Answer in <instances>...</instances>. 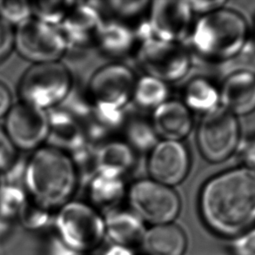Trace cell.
Wrapping results in <instances>:
<instances>
[{
  "label": "cell",
  "instance_id": "32",
  "mask_svg": "<svg viewBox=\"0 0 255 255\" xmlns=\"http://www.w3.org/2000/svg\"><path fill=\"white\" fill-rule=\"evenodd\" d=\"M233 255H255V227L233 239Z\"/></svg>",
  "mask_w": 255,
  "mask_h": 255
},
{
  "label": "cell",
  "instance_id": "14",
  "mask_svg": "<svg viewBox=\"0 0 255 255\" xmlns=\"http://www.w3.org/2000/svg\"><path fill=\"white\" fill-rule=\"evenodd\" d=\"M104 19L97 2H76L62 24L58 26L68 49L94 45Z\"/></svg>",
  "mask_w": 255,
  "mask_h": 255
},
{
  "label": "cell",
  "instance_id": "33",
  "mask_svg": "<svg viewBox=\"0 0 255 255\" xmlns=\"http://www.w3.org/2000/svg\"><path fill=\"white\" fill-rule=\"evenodd\" d=\"M15 30L13 26L0 17V62L10 55L14 48Z\"/></svg>",
  "mask_w": 255,
  "mask_h": 255
},
{
  "label": "cell",
  "instance_id": "30",
  "mask_svg": "<svg viewBox=\"0 0 255 255\" xmlns=\"http://www.w3.org/2000/svg\"><path fill=\"white\" fill-rule=\"evenodd\" d=\"M0 17L17 27L32 17L31 3L26 1H0Z\"/></svg>",
  "mask_w": 255,
  "mask_h": 255
},
{
  "label": "cell",
  "instance_id": "16",
  "mask_svg": "<svg viewBox=\"0 0 255 255\" xmlns=\"http://www.w3.org/2000/svg\"><path fill=\"white\" fill-rule=\"evenodd\" d=\"M49 146L73 154L89 144L83 123L69 112L57 107L47 111Z\"/></svg>",
  "mask_w": 255,
  "mask_h": 255
},
{
  "label": "cell",
  "instance_id": "2",
  "mask_svg": "<svg viewBox=\"0 0 255 255\" xmlns=\"http://www.w3.org/2000/svg\"><path fill=\"white\" fill-rule=\"evenodd\" d=\"M79 177L69 154L45 145L26 160L24 185L30 199L52 210L71 200Z\"/></svg>",
  "mask_w": 255,
  "mask_h": 255
},
{
  "label": "cell",
  "instance_id": "3",
  "mask_svg": "<svg viewBox=\"0 0 255 255\" xmlns=\"http://www.w3.org/2000/svg\"><path fill=\"white\" fill-rule=\"evenodd\" d=\"M188 38L193 52L200 58L224 62L240 55L246 48L249 25L242 14L223 7L200 17Z\"/></svg>",
  "mask_w": 255,
  "mask_h": 255
},
{
  "label": "cell",
  "instance_id": "21",
  "mask_svg": "<svg viewBox=\"0 0 255 255\" xmlns=\"http://www.w3.org/2000/svg\"><path fill=\"white\" fill-rule=\"evenodd\" d=\"M135 160L136 152L125 140L108 139L97 146L98 173L124 178Z\"/></svg>",
  "mask_w": 255,
  "mask_h": 255
},
{
  "label": "cell",
  "instance_id": "11",
  "mask_svg": "<svg viewBox=\"0 0 255 255\" xmlns=\"http://www.w3.org/2000/svg\"><path fill=\"white\" fill-rule=\"evenodd\" d=\"M145 21L149 37L182 43L193 28V12L189 1L156 0L150 3Z\"/></svg>",
  "mask_w": 255,
  "mask_h": 255
},
{
  "label": "cell",
  "instance_id": "13",
  "mask_svg": "<svg viewBox=\"0 0 255 255\" xmlns=\"http://www.w3.org/2000/svg\"><path fill=\"white\" fill-rule=\"evenodd\" d=\"M190 169L189 151L182 141L161 139L148 153L150 179L166 186L173 187L182 183Z\"/></svg>",
  "mask_w": 255,
  "mask_h": 255
},
{
  "label": "cell",
  "instance_id": "20",
  "mask_svg": "<svg viewBox=\"0 0 255 255\" xmlns=\"http://www.w3.org/2000/svg\"><path fill=\"white\" fill-rule=\"evenodd\" d=\"M187 245L186 233L172 222L147 228L140 249L145 255H184Z\"/></svg>",
  "mask_w": 255,
  "mask_h": 255
},
{
  "label": "cell",
  "instance_id": "23",
  "mask_svg": "<svg viewBox=\"0 0 255 255\" xmlns=\"http://www.w3.org/2000/svg\"><path fill=\"white\" fill-rule=\"evenodd\" d=\"M183 103L191 113L206 115L221 107L219 88L205 77H196L186 84Z\"/></svg>",
  "mask_w": 255,
  "mask_h": 255
},
{
  "label": "cell",
  "instance_id": "24",
  "mask_svg": "<svg viewBox=\"0 0 255 255\" xmlns=\"http://www.w3.org/2000/svg\"><path fill=\"white\" fill-rule=\"evenodd\" d=\"M122 129L124 131L125 141L135 152L149 153L159 141L152 122L145 118L139 116L126 118Z\"/></svg>",
  "mask_w": 255,
  "mask_h": 255
},
{
  "label": "cell",
  "instance_id": "19",
  "mask_svg": "<svg viewBox=\"0 0 255 255\" xmlns=\"http://www.w3.org/2000/svg\"><path fill=\"white\" fill-rule=\"evenodd\" d=\"M138 42L136 31L129 24L112 18L104 20L94 45L104 56L121 59L137 49Z\"/></svg>",
  "mask_w": 255,
  "mask_h": 255
},
{
  "label": "cell",
  "instance_id": "29",
  "mask_svg": "<svg viewBox=\"0 0 255 255\" xmlns=\"http://www.w3.org/2000/svg\"><path fill=\"white\" fill-rule=\"evenodd\" d=\"M50 211L30 199L21 211L18 219L28 229L38 230L48 224L51 220Z\"/></svg>",
  "mask_w": 255,
  "mask_h": 255
},
{
  "label": "cell",
  "instance_id": "5",
  "mask_svg": "<svg viewBox=\"0 0 255 255\" xmlns=\"http://www.w3.org/2000/svg\"><path fill=\"white\" fill-rule=\"evenodd\" d=\"M73 89L72 73L60 61L33 64L18 86L21 101L48 111L66 100Z\"/></svg>",
  "mask_w": 255,
  "mask_h": 255
},
{
  "label": "cell",
  "instance_id": "27",
  "mask_svg": "<svg viewBox=\"0 0 255 255\" xmlns=\"http://www.w3.org/2000/svg\"><path fill=\"white\" fill-rule=\"evenodd\" d=\"M76 2L43 1L31 3L32 17L44 24L58 27L66 19Z\"/></svg>",
  "mask_w": 255,
  "mask_h": 255
},
{
  "label": "cell",
  "instance_id": "25",
  "mask_svg": "<svg viewBox=\"0 0 255 255\" xmlns=\"http://www.w3.org/2000/svg\"><path fill=\"white\" fill-rule=\"evenodd\" d=\"M168 100V84L148 75L137 79L131 99L137 107L153 111Z\"/></svg>",
  "mask_w": 255,
  "mask_h": 255
},
{
  "label": "cell",
  "instance_id": "10",
  "mask_svg": "<svg viewBox=\"0 0 255 255\" xmlns=\"http://www.w3.org/2000/svg\"><path fill=\"white\" fill-rule=\"evenodd\" d=\"M14 48L24 59L40 64L59 61L68 45L58 28L31 17L15 28Z\"/></svg>",
  "mask_w": 255,
  "mask_h": 255
},
{
  "label": "cell",
  "instance_id": "22",
  "mask_svg": "<svg viewBox=\"0 0 255 255\" xmlns=\"http://www.w3.org/2000/svg\"><path fill=\"white\" fill-rule=\"evenodd\" d=\"M89 202L98 210L105 213L116 207L128 195V187L124 178L97 173L86 185Z\"/></svg>",
  "mask_w": 255,
  "mask_h": 255
},
{
  "label": "cell",
  "instance_id": "28",
  "mask_svg": "<svg viewBox=\"0 0 255 255\" xmlns=\"http://www.w3.org/2000/svg\"><path fill=\"white\" fill-rule=\"evenodd\" d=\"M150 3L147 0L140 1H124L114 0L109 2H101L104 8L110 11L114 19L128 24L129 21L134 20L148 11Z\"/></svg>",
  "mask_w": 255,
  "mask_h": 255
},
{
  "label": "cell",
  "instance_id": "9",
  "mask_svg": "<svg viewBox=\"0 0 255 255\" xmlns=\"http://www.w3.org/2000/svg\"><path fill=\"white\" fill-rule=\"evenodd\" d=\"M200 154L213 164L224 162L235 154L241 141V127L234 114L220 107L202 116L197 130Z\"/></svg>",
  "mask_w": 255,
  "mask_h": 255
},
{
  "label": "cell",
  "instance_id": "15",
  "mask_svg": "<svg viewBox=\"0 0 255 255\" xmlns=\"http://www.w3.org/2000/svg\"><path fill=\"white\" fill-rule=\"evenodd\" d=\"M221 107L230 114L246 116L255 112V72L239 69L225 78L221 86Z\"/></svg>",
  "mask_w": 255,
  "mask_h": 255
},
{
  "label": "cell",
  "instance_id": "31",
  "mask_svg": "<svg viewBox=\"0 0 255 255\" xmlns=\"http://www.w3.org/2000/svg\"><path fill=\"white\" fill-rule=\"evenodd\" d=\"M17 149L15 148L3 128L0 127V174L8 169L17 158Z\"/></svg>",
  "mask_w": 255,
  "mask_h": 255
},
{
  "label": "cell",
  "instance_id": "34",
  "mask_svg": "<svg viewBox=\"0 0 255 255\" xmlns=\"http://www.w3.org/2000/svg\"><path fill=\"white\" fill-rule=\"evenodd\" d=\"M226 3V1H189L193 14L198 13L200 17L223 8Z\"/></svg>",
  "mask_w": 255,
  "mask_h": 255
},
{
  "label": "cell",
  "instance_id": "35",
  "mask_svg": "<svg viewBox=\"0 0 255 255\" xmlns=\"http://www.w3.org/2000/svg\"><path fill=\"white\" fill-rule=\"evenodd\" d=\"M11 106L10 90L2 81H0V118L6 115Z\"/></svg>",
  "mask_w": 255,
  "mask_h": 255
},
{
  "label": "cell",
  "instance_id": "1",
  "mask_svg": "<svg viewBox=\"0 0 255 255\" xmlns=\"http://www.w3.org/2000/svg\"><path fill=\"white\" fill-rule=\"evenodd\" d=\"M204 224L216 235L234 239L255 227V171L245 167L213 176L199 195Z\"/></svg>",
  "mask_w": 255,
  "mask_h": 255
},
{
  "label": "cell",
  "instance_id": "17",
  "mask_svg": "<svg viewBox=\"0 0 255 255\" xmlns=\"http://www.w3.org/2000/svg\"><path fill=\"white\" fill-rule=\"evenodd\" d=\"M106 238L112 244L136 250L140 249L147 228L145 223L131 208L116 207L105 213Z\"/></svg>",
  "mask_w": 255,
  "mask_h": 255
},
{
  "label": "cell",
  "instance_id": "26",
  "mask_svg": "<svg viewBox=\"0 0 255 255\" xmlns=\"http://www.w3.org/2000/svg\"><path fill=\"white\" fill-rule=\"evenodd\" d=\"M29 200L30 197L20 185L2 184L0 186V221H10L19 217Z\"/></svg>",
  "mask_w": 255,
  "mask_h": 255
},
{
  "label": "cell",
  "instance_id": "12",
  "mask_svg": "<svg viewBox=\"0 0 255 255\" xmlns=\"http://www.w3.org/2000/svg\"><path fill=\"white\" fill-rule=\"evenodd\" d=\"M3 129L17 150L35 151L48 138L47 111L20 101L8 111Z\"/></svg>",
  "mask_w": 255,
  "mask_h": 255
},
{
  "label": "cell",
  "instance_id": "4",
  "mask_svg": "<svg viewBox=\"0 0 255 255\" xmlns=\"http://www.w3.org/2000/svg\"><path fill=\"white\" fill-rule=\"evenodd\" d=\"M54 235L74 254L86 255L106 239L104 216L88 202L70 200L56 214Z\"/></svg>",
  "mask_w": 255,
  "mask_h": 255
},
{
  "label": "cell",
  "instance_id": "37",
  "mask_svg": "<svg viewBox=\"0 0 255 255\" xmlns=\"http://www.w3.org/2000/svg\"><path fill=\"white\" fill-rule=\"evenodd\" d=\"M243 156L248 167L255 171V139L246 147Z\"/></svg>",
  "mask_w": 255,
  "mask_h": 255
},
{
  "label": "cell",
  "instance_id": "6",
  "mask_svg": "<svg viewBox=\"0 0 255 255\" xmlns=\"http://www.w3.org/2000/svg\"><path fill=\"white\" fill-rule=\"evenodd\" d=\"M136 59L145 75L166 84L182 80L189 73L193 59L181 43H173L146 37L139 40Z\"/></svg>",
  "mask_w": 255,
  "mask_h": 255
},
{
  "label": "cell",
  "instance_id": "7",
  "mask_svg": "<svg viewBox=\"0 0 255 255\" xmlns=\"http://www.w3.org/2000/svg\"><path fill=\"white\" fill-rule=\"evenodd\" d=\"M127 199L131 210L151 226L172 223L181 211V200L173 187L152 179L132 183Z\"/></svg>",
  "mask_w": 255,
  "mask_h": 255
},
{
  "label": "cell",
  "instance_id": "36",
  "mask_svg": "<svg viewBox=\"0 0 255 255\" xmlns=\"http://www.w3.org/2000/svg\"><path fill=\"white\" fill-rule=\"evenodd\" d=\"M102 255H136V254L133 249L110 243V245L104 250Z\"/></svg>",
  "mask_w": 255,
  "mask_h": 255
},
{
  "label": "cell",
  "instance_id": "18",
  "mask_svg": "<svg viewBox=\"0 0 255 255\" xmlns=\"http://www.w3.org/2000/svg\"><path fill=\"white\" fill-rule=\"evenodd\" d=\"M152 127L159 139L182 141L193 128V116L182 101L168 100L152 111Z\"/></svg>",
  "mask_w": 255,
  "mask_h": 255
},
{
  "label": "cell",
  "instance_id": "38",
  "mask_svg": "<svg viewBox=\"0 0 255 255\" xmlns=\"http://www.w3.org/2000/svg\"><path fill=\"white\" fill-rule=\"evenodd\" d=\"M1 185H2V183H1V180H0V186H1Z\"/></svg>",
  "mask_w": 255,
  "mask_h": 255
},
{
  "label": "cell",
  "instance_id": "8",
  "mask_svg": "<svg viewBox=\"0 0 255 255\" xmlns=\"http://www.w3.org/2000/svg\"><path fill=\"white\" fill-rule=\"evenodd\" d=\"M136 81L131 68L121 63H112L93 73L86 94L95 110L121 113L132 99Z\"/></svg>",
  "mask_w": 255,
  "mask_h": 255
}]
</instances>
